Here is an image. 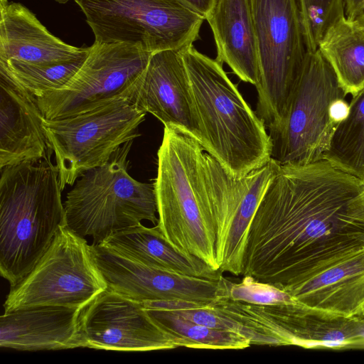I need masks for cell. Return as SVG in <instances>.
I'll list each match as a JSON object with an SVG mask.
<instances>
[{
    "instance_id": "obj_1",
    "label": "cell",
    "mask_w": 364,
    "mask_h": 364,
    "mask_svg": "<svg viewBox=\"0 0 364 364\" xmlns=\"http://www.w3.org/2000/svg\"><path fill=\"white\" fill-rule=\"evenodd\" d=\"M364 223V183L322 159L278 165L252 221L242 275L285 289L308 274L311 240Z\"/></svg>"
},
{
    "instance_id": "obj_2",
    "label": "cell",
    "mask_w": 364,
    "mask_h": 364,
    "mask_svg": "<svg viewBox=\"0 0 364 364\" xmlns=\"http://www.w3.org/2000/svg\"><path fill=\"white\" fill-rule=\"evenodd\" d=\"M157 156L156 225L178 250L220 270L207 152L191 134L164 126Z\"/></svg>"
},
{
    "instance_id": "obj_3",
    "label": "cell",
    "mask_w": 364,
    "mask_h": 364,
    "mask_svg": "<svg viewBox=\"0 0 364 364\" xmlns=\"http://www.w3.org/2000/svg\"><path fill=\"white\" fill-rule=\"evenodd\" d=\"M206 152L240 178L271 160L272 143L256 112L223 68L191 46L181 51Z\"/></svg>"
},
{
    "instance_id": "obj_4",
    "label": "cell",
    "mask_w": 364,
    "mask_h": 364,
    "mask_svg": "<svg viewBox=\"0 0 364 364\" xmlns=\"http://www.w3.org/2000/svg\"><path fill=\"white\" fill-rule=\"evenodd\" d=\"M51 151L49 148L41 159L1 169L0 273L11 287L32 269L65 225Z\"/></svg>"
},
{
    "instance_id": "obj_5",
    "label": "cell",
    "mask_w": 364,
    "mask_h": 364,
    "mask_svg": "<svg viewBox=\"0 0 364 364\" xmlns=\"http://www.w3.org/2000/svg\"><path fill=\"white\" fill-rule=\"evenodd\" d=\"M133 141L121 146L105 165L81 174L66 195V226L92 237L93 245L142 220L158 223L154 183L138 181L127 171Z\"/></svg>"
},
{
    "instance_id": "obj_6",
    "label": "cell",
    "mask_w": 364,
    "mask_h": 364,
    "mask_svg": "<svg viewBox=\"0 0 364 364\" xmlns=\"http://www.w3.org/2000/svg\"><path fill=\"white\" fill-rule=\"evenodd\" d=\"M259 80L256 113L269 136L284 125L307 49L298 0H250Z\"/></svg>"
},
{
    "instance_id": "obj_7",
    "label": "cell",
    "mask_w": 364,
    "mask_h": 364,
    "mask_svg": "<svg viewBox=\"0 0 364 364\" xmlns=\"http://www.w3.org/2000/svg\"><path fill=\"white\" fill-rule=\"evenodd\" d=\"M330 64L317 49L307 51L282 129L271 136V159L303 166L323 159L348 104Z\"/></svg>"
},
{
    "instance_id": "obj_8",
    "label": "cell",
    "mask_w": 364,
    "mask_h": 364,
    "mask_svg": "<svg viewBox=\"0 0 364 364\" xmlns=\"http://www.w3.org/2000/svg\"><path fill=\"white\" fill-rule=\"evenodd\" d=\"M74 1L95 41L125 43L151 53L192 46L205 20L180 0Z\"/></svg>"
},
{
    "instance_id": "obj_9",
    "label": "cell",
    "mask_w": 364,
    "mask_h": 364,
    "mask_svg": "<svg viewBox=\"0 0 364 364\" xmlns=\"http://www.w3.org/2000/svg\"><path fill=\"white\" fill-rule=\"evenodd\" d=\"M145 115L129 98L62 119L43 117L61 190L73 185L86 171L105 165L121 146L139 136Z\"/></svg>"
},
{
    "instance_id": "obj_10",
    "label": "cell",
    "mask_w": 364,
    "mask_h": 364,
    "mask_svg": "<svg viewBox=\"0 0 364 364\" xmlns=\"http://www.w3.org/2000/svg\"><path fill=\"white\" fill-rule=\"evenodd\" d=\"M106 289L92 245L64 225L32 269L11 287L4 313L36 306L85 308Z\"/></svg>"
},
{
    "instance_id": "obj_11",
    "label": "cell",
    "mask_w": 364,
    "mask_h": 364,
    "mask_svg": "<svg viewBox=\"0 0 364 364\" xmlns=\"http://www.w3.org/2000/svg\"><path fill=\"white\" fill-rule=\"evenodd\" d=\"M153 53L125 43H95L62 87L37 97L43 117L74 116L112 101L132 99Z\"/></svg>"
},
{
    "instance_id": "obj_12",
    "label": "cell",
    "mask_w": 364,
    "mask_h": 364,
    "mask_svg": "<svg viewBox=\"0 0 364 364\" xmlns=\"http://www.w3.org/2000/svg\"><path fill=\"white\" fill-rule=\"evenodd\" d=\"M212 183L215 251L220 270L239 276L250 228L278 164L271 159L263 166L237 178L207 152Z\"/></svg>"
},
{
    "instance_id": "obj_13",
    "label": "cell",
    "mask_w": 364,
    "mask_h": 364,
    "mask_svg": "<svg viewBox=\"0 0 364 364\" xmlns=\"http://www.w3.org/2000/svg\"><path fill=\"white\" fill-rule=\"evenodd\" d=\"M85 348L150 351L184 347L183 340L162 327L140 302L109 289L81 314Z\"/></svg>"
},
{
    "instance_id": "obj_14",
    "label": "cell",
    "mask_w": 364,
    "mask_h": 364,
    "mask_svg": "<svg viewBox=\"0 0 364 364\" xmlns=\"http://www.w3.org/2000/svg\"><path fill=\"white\" fill-rule=\"evenodd\" d=\"M96 264L107 289L134 300H184L210 302L216 297L218 280L173 272L145 263L118 250L92 245Z\"/></svg>"
},
{
    "instance_id": "obj_15",
    "label": "cell",
    "mask_w": 364,
    "mask_h": 364,
    "mask_svg": "<svg viewBox=\"0 0 364 364\" xmlns=\"http://www.w3.org/2000/svg\"><path fill=\"white\" fill-rule=\"evenodd\" d=\"M141 111L164 126L182 130L200 142V129L181 51L166 50L151 54L132 98Z\"/></svg>"
},
{
    "instance_id": "obj_16",
    "label": "cell",
    "mask_w": 364,
    "mask_h": 364,
    "mask_svg": "<svg viewBox=\"0 0 364 364\" xmlns=\"http://www.w3.org/2000/svg\"><path fill=\"white\" fill-rule=\"evenodd\" d=\"M83 309L48 305L4 313L0 346L27 351L85 348L80 321Z\"/></svg>"
},
{
    "instance_id": "obj_17",
    "label": "cell",
    "mask_w": 364,
    "mask_h": 364,
    "mask_svg": "<svg viewBox=\"0 0 364 364\" xmlns=\"http://www.w3.org/2000/svg\"><path fill=\"white\" fill-rule=\"evenodd\" d=\"M0 60L56 65L85 59L90 47L69 45L50 33L20 3L0 1Z\"/></svg>"
},
{
    "instance_id": "obj_18",
    "label": "cell",
    "mask_w": 364,
    "mask_h": 364,
    "mask_svg": "<svg viewBox=\"0 0 364 364\" xmlns=\"http://www.w3.org/2000/svg\"><path fill=\"white\" fill-rule=\"evenodd\" d=\"M42 119L36 97L0 73V169L46 155Z\"/></svg>"
},
{
    "instance_id": "obj_19",
    "label": "cell",
    "mask_w": 364,
    "mask_h": 364,
    "mask_svg": "<svg viewBox=\"0 0 364 364\" xmlns=\"http://www.w3.org/2000/svg\"><path fill=\"white\" fill-rule=\"evenodd\" d=\"M205 20L213 34L216 59L256 86L259 63L251 1L215 0Z\"/></svg>"
},
{
    "instance_id": "obj_20",
    "label": "cell",
    "mask_w": 364,
    "mask_h": 364,
    "mask_svg": "<svg viewBox=\"0 0 364 364\" xmlns=\"http://www.w3.org/2000/svg\"><path fill=\"white\" fill-rule=\"evenodd\" d=\"M101 243L173 272L213 280L223 275L198 257L175 248L156 225L148 228L141 223L113 233Z\"/></svg>"
},
{
    "instance_id": "obj_21",
    "label": "cell",
    "mask_w": 364,
    "mask_h": 364,
    "mask_svg": "<svg viewBox=\"0 0 364 364\" xmlns=\"http://www.w3.org/2000/svg\"><path fill=\"white\" fill-rule=\"evenodd\" d=\"M318 49L347 95L364 87V26L344 16L324 33Z\"/></svg>"
},
{
    "instance_id": "obj_22",
    "label": "cell",
    "mask_w": 364,
    "mask_h": 364,
    "mask_svg": "<svg viewBox=\"0 0 364 364\" xmlns=\"http://www.w3.org/2000/svg\"><path fill=\"white\" fill-rule=\"evenodd\" d=\"M323 159L364 183V87L353 96Z\"/></svg>"
},
{
    "instance_id": "obj_23",
    "label": "cell",
    "mask_w": 364,
    "mask_h": 364,
    "mask_svg": "<svg viewBox=\"0 0 364 364\" xmlns=\"http://www.w3.org/2000/svg\"><path fill=\"white\" fill-rule=\"evenodd\" d=\"M143 304L147 312L162 327L183 340L185 348L237 350L251 345L249 339L240 333L216 330L194 323L154 301Z\"/></svg>"
},
{
    "instance_id": "obj_24",
    "label": "cell",
    "mask_w": 364,
    "mask_h": 364,
    "mask_svg": "<svg viewBox=\"0 0 364 364\" xmlns=\"http://www.w3.org/2000/svg\"><path fill=\"white\" fill-rule=\"evenodd\" d=\"M85 58L56 65L31 64L14 60H0V73L37 97L64 86L77 73Z\"/></svg>"
},
{
    "instance_id": "obj_25",
    "label": "cell",
    "mask_w": 364,
    "mask_h": 364,
    "mask_svg": "<svg viewBox=\"0 0 364 364\" xmlns=\"http://www.w3.org/2000/svg\"><path fill=\"white\" fill-rule=\"evenodd\" d=\"M215 299L256 305L299 302L284 290L250 275H244L240 282H232L222 275L218 282Z\"/></svg>"
},
{
    "instance_id": "obj_26",
    "label": "cell",
    "mask_w": 364,
    "mask_h": 364,
    "mask_svg": "<svg viewBox=\"0 0 364 364\" xmlns=\"http://www.w3.org/2000/svg\"><path fill=\"white\" fill-rule=\"evenodd\" d=\"M307 51H315L324 33L346 16L344 0H298Z\"/></svg>"
},
{
    "instance_id": "obj_27",
    "label": "cell",
    "mask_w": 364,
    "mask_h": 364,
    "mask_svg": "<svg viewBox=\"0 0 364 364\" xmlns=\"http://www.w3.org/2000/svg\"><path fill=\"white\" fill-rule=\"evenodd\" d=\"M151 301L194 323L210 328L242 335L241 325L232 318L215 309L210 302L184 300Z\"/></svg>"
},
{
    "instance_id": "obj_28",
    "label": "cell",
    "mask_w": 364,
    "mask_h": 364,
    "mask_svg": "<svg viewBox=\"0 0 364 364\" xmlns=\"http://www.w3.org/2000/svg\"><path fill=\"white\" fill-rule=\"evenodd\" d=\"M196 12L205 18L212 9L215 0H180Z\"/></svg>"
},
{
    "instance_id": "obj_29",
    "label": "cell",
    "mask_w": 364,
    "mask_h": 364,
    "mask_svg": "<svg viewBox=\"0 0 364 364\" xmlns=\"http://www.w3.org/2000/svg\"><path fill=\"white\" fill-rule=\"evenodd\" d=\"M345 15L350 20L358 19L364 13V0H344Z\"/></svg>"
},
{
    "instance_id": "obj_30",
    "label": "cell",
    "mask_w": 364,
    "mask_h": 364,
    "mask_svg": "<svg viewBox=\"0 0 364 364\" xmlns=\"http://www.w3.org/2000/svg\"><path fill=\"white\" fill-rule=\"evenodd\" d=\"M345 340L346 337L341 332L333 331L323 336L321 346L328 348L338 347L343 345Z\"/></svg>"
},
{
    "instance_id": "obj_31",
    "label": "cell",
    "mask_w": 364,
    "mask_h": 364,
    "mask_svg": "<svg viewBox=\"0 0 364 364\" xmlns=\"http://www.w3.org/2000/svg\"><path fill=\"white\" fill-rule=\"evenodd\" d=\"M346 275V272L341 268H334L325 272L320 277L321 284L327 285L338 282Z\"/></svg>"
},
{
    "instance_id": "obj_32",
    "label": "cell",
    "mask_w": 364,
    "mask_h": 364,
    "mask_svg": "<svg viewBox=\"0 0 364 364\" xmlns=\"http://www.w3.org/2000/svg\"><path fill=\"white\" fill-rule=\"evenodd\" d=\"M358 20L364 26V14H363Z\"/></svg>"
},
{
    "instance_id": "obj_33",
    "label": "cell",
    "mask_w": 364,
    "mask_h": 364,
    "mask_svg": "<svg viewBox=\"0 0 364 364\" xmlns=\"http://www.w3.org/2000/svg\"><path fill=\"white\" fill-rule=\"evenodd\" d=\"M56 2H58L60 4H65L66 2L69 1L70 0H53Z\"/></svg>"
},
{
    "instance_id": "obj_34",
    "label": "cell",
    "mask_w": 364,
    "mask_h": 364,
    "mask_svg": "<svg viewBox=\"0 0 364 364\" xmlns=\"http://www.w3.org/2000/svg\"><path fill=\"white\" fill-rule=\"evenodd\" d=\"M364 14V13H363Z\"/></svg>"
}]
</instances>
